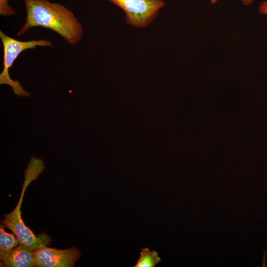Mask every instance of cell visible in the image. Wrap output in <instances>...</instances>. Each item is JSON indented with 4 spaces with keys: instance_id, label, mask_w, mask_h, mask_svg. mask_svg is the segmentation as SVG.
<instances>
[{
    "instance_id": "277c9868",
    "label": "cell",
    "mask_w": 267,
    "mask_h": 267,
    "mask_svg": "<svg viewBox=\"0 0 267 267\" xmlns=\"http://www.w3.org/2000/svg\"><path fill=\"white\" fill-rule=\"evenodd\" d=\"M107 0L124 11L129 24L138 28H145L149 25L165 4L162 0Z\"/></svg>"
},
{
    "instance_id": "8992f818",
    "label": "cell",
    "mask_w": 267,
    "mask_h": 267,
    "mask_svg": "<svg viewBox=\"0 0 267 267\" xmlns=\"http://www.w3.org/2000/svg\"><path fill=\"white\" fill-rule=\"evenodd\" d=\"M2 264L8 267H34V251L19 244L10 252Z\"/></svg>"
},
{
    "instance_id": "ba28073f",
    "label": "cell",
    "mask_w": 267,
    "mask_h": 267,
    "mask_svg": "<svg viewBox=\"0 0 267 267\" xmlns=\"http://www.w3.org/2000/svg\"><path fill=\"white\" fill-rule=\"evenodd\" d=\"M161 259L155 250L150 251L148 248H142L140 256L134 267H154L160 263Z\"/></svg>"
},
{
    "instance_id": "8fae6325",
    "label": "cell",
    "mask_w": 267,
    "mask_h": 267,
    "mask_svg": "<svg viewBox=\"0 0 267 267\" xmlns=\"http://www.w3.org/2000/svg\"><path fill=\"white\" fill-rule=\"evenodd\" d=\"M218 0H210V1L213 4H214L216 2H217ZM240 0L245 5H248L251 4L253 1V0Z\"/></svg>"
},
{
    "instance_id": "5b68a950",
    "label": "cell",
    "mask_w": 267,
    "mask_h": 267,
    "mask_svg": "<svg viewBox=\"0 0 267 267\" xmlns=\"http://www.w3.org/2000/svg\"><path fill=\"white\" fill-rule=\"evenodd\" d=\"M80 256L75 247L60 250L44 246L34 251V267H73Z\"/></svg>"
},
{
    "instance_id": "3957f363",
    "label": "cell",
    "mask_w": 267,
    "mask_h": 267,
    "mask_svg": "<svg viewBox=\"0 0 267 267\" xmlns=\"http://www.w3.org/2000/svg\"><path fill=\"white\" fill-rule=\"evenodd\" d=\"M0 38L3 47V66L0 74V84L11 87L13 92L19 97L31 95V94L24 89L18 81L11 78L9 70L23 51L35 48L37 46H51L52 44L48 40L43 39L20 41L7 36L1 31H0Z\"/></svg>"
},
{
    "instance_id": "9c48e42d",
    "label": "cell",
    "mask_w": 267,
    "mask_h": 267,
    "mask_svg": "<svg viewBox=\"0 0 267 267\" xmlns=\"http://www.w3.org/2000/svg\"><path fill=\"white\" fill-rule=\"evenodd\" d=\"M0 14L3 16L16 14L15 11L9 4V0H0Z\"/></svg>"
},
{
    "instance_id": "7a4b0ae2",
    "label": "cell",
    "mask_w": 267,
    "mask_h": 267,
    "mask_svg": "<svg viewBox=\"0 0 267 267\" xmlns=\"http://www.w3.org/2000/svg\"><path fill=\"white\" fill-rule=\"evenodd\" d=\"M45 166L44 161L39 158L32 157L24 171V181L19 200L15 208L10 213L3 215L2 223L10 229L19 240V244L26 246L34 251L50 244V237L45 233L36 236L24 223L22 217L20 207L27 187L33 180L37 179Z\"/></svg>"
},
{
    "instance_id": "52a82bcc",
    "label": "cell",
    "mask_w": 267,
    "mask_h": 267,
    "mask_svg": "<svg viewBox=\"0 0 267 267\" xmlns=\"http://www.w3.org/2000/svg\"><path fill=\"white\" fill-rule=\"evenodd\" d=\"M4 225L0 226V259L4 262L10 252L18 244L19 242L14 234H10L4 230Z\"/></svg>"
},
{
    "instance_id": "6da1fadb",
    "label": "cell",
    "mask_w": 267,
    "mask_h": 267,
    "mask_svg": "<svg viewBox=\"0 0 267 267\" xmlns=\"http://www.w3.org/2000/svg\"><path fill=\"white\" fill-rule=\"evenodd\" d=\"M23 1L26 15L18 36L23 35L32 28L40 27L54 31L72 45L82 38V25L70 9L48 0Z\"/></svg>"
},
{
    "instance_id": "30bf717a",
    "label": "cell",
    "mask_w": 267,
    "mask_h": 267,
    "mask_svg": "<svg viewBox=\"0 0 267 267\" xmlns=\"http://www.w3.org/2000/svg\"><path fill=\"white\" fill-rule=\"evenodd\" d=\"M259 12L263 15H267V0L261 2L258 7Z\"/></svg>"
}]
</instances>
